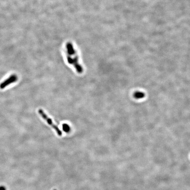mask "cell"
Returning <instances> with one entry per match:
<instances>
[{"instance_id": "1", "label": "cell", "mask_w": 190, "mask_h": 190, "mask_svg": "<svg viewBox=\"0 0 190 190\" xmlns=\"http://www.w3.org/2000/svg\"><path fill=\"white\" fill-rule=\"evenodd\" d=\"M66 59L69 64L73 66L78 73L81 74L83 72V68L79 62V57L71 42L66 43L65 46Z\"/></svg>"}, {"instance_id": "2", "label": "cell", "mask_w": 190, "mask_h": 190, "mask_svg": "<svg viewBox=\"0 0 190 190\" xmlns=\"http://www.w3.org/2000/svg\"><path fill=\"white\" fill-rule=\"evenodd\" d=\"M38 112H39V114L46 121L48 124H49V125H50L52 128L54 129V130L56 131V132L57 133V134L59 136H61L62 134V133L61 130L59 129V128L57 126H56V125L54 124L52 120V119H50L47 115V114L44 111V110L42 109H40L38 110Z\"/></svg>"}, {"instance_id": "3", "label": "cell", "mask_w": 190, "mask_h": 190, "mask_svg": "<svg viewBox=\"0 0 190 190\" xmlns=\"http://www.w3.org/2000/svg\"><path fill=\"white\" fill-rule=\"evenodd\" d=\"M18 79V78L17 75L16 74H12L9 77L8 79H6L3 82H2V83L0 84V89H5L6 86H9L10 84L16 82L17 81Z\"/></svg>"}, {"instance_id": "4", "label": "cell", "mask_w": 190, "mask_h": 190, "mask_svg": "<svg viewBox=\"0 0 190 190\" xmlns=\"http://www.w3.org/2000/svg\"><path fill=\"white\" fill-rule=\"evenodd\" d=\"M135 95L137 98H141L144 96L143 94L142 93H136V94Z\"/></svg>"}, {"instance_id": "5", "label": "cell", "mask_w": 190, "mask_h": 190, "mask_svg": "<svg viewBox=\"0 0 190 190\" xmlns=\"http://www.w3.org/2000/svg\"><path fill=\"white\" fill-rule=\"evenodd\" d=\"M0 190H6V189L4 186H0Z\"/></svg>"}]
</instances>
